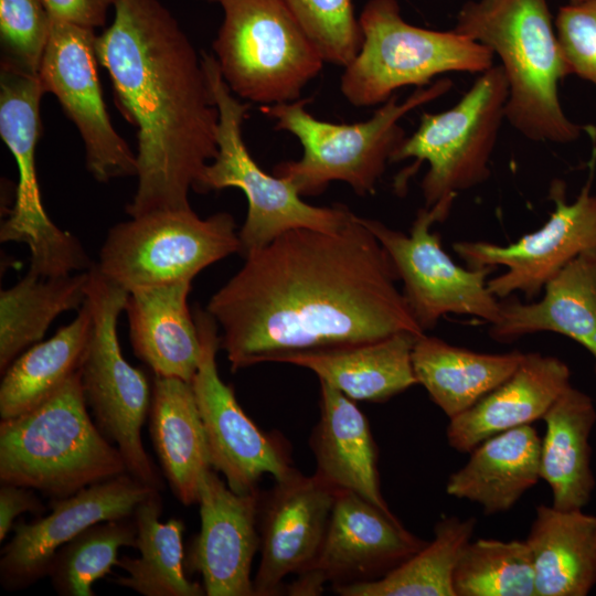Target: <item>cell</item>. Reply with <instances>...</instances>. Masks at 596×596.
<instances>
[{
	"mask_svg": "<svg viewBox=\"0 0 596 596\" xmlns=\"http://www.w3.org/2000/svg\"><path fill=\"white\" fill-rule=\"evenodd\" d=\"M244 258L205 309L232 372L291 352L425 333L386 251L353 213L336 232L295 228Z\"/></svg>",
	"mask_w": 596,
	"mask_h": 596,
	"instance_id": "obj_1",
	"label": "cell"
},
{
	"mask_svg": "<svg viewBox=\"0 0 596 596\" xmlns=\"http://www.w3.org/2000/svg\"><path fill=\"white\" fill-rule=\"evenodd\" d=\"M96 38L117 107L136 128L130 216L191 209L189 193L217 153L219 109L200 57L160 0H114Z\"/></svg>",
	"mask_w": 596,
	"mask_h": 596,
	"instance_id": "obj_2",
	"label": "cell"
},
{
	"mask_svg": "<svg viewBox=\"0 0 596 596\" xmlns=\"http://www.w3.org/2000/svg\"><path fill=\"white\" fill-rule=\"evenodd\" d=\"M454 30L488 47L508 81L505 120L532 141L568 143L583 127L564 113L558 85L571 75L547 0H469Z\"/></svg>",
	"mask_w": 596,
	"mask_h": 596,
	"instance_id": "obj_3",
	"label": "cell"
},
{
	"mask_svg": "<svg viewBox=\"0 0 596 596\" xmlns=\"http://www.w3.org/2000/svg\"><path fill=\"white\" fill-rule=\"evenodd\" d=\"M127 472L88 413L77 371L35 407L0 423V481L51 499Z\"/></svg>",
	"mask_w": 596,
	"mask_h": 596,
	"instance_id": "obj_4",
	"label": "cell"
},
{
	"mask_svg": "<svg viewBox=\"0 0 596 596\" xmlns=\"http://www.w3.org/2000/svg\"><path fill=\"white\" fill-rule=\"evenodd\" d=\"M451 86L449 78H440L416 88L402 103L394 94L370 119L350 125L313 117L306 109L309 99L264 105L260 110L275 120V128L294 135L304 150L299 160L277 164L274 174L290 182L300 195L319 194L332 181L348 183L360 195L373 193L406 137L401 118L445 95Z\"/></svg>",
	"mask_w": 596,
	"mask_h": 596,
	"instance_id": "obj_5",
	"label": "cell"
},
{
	"mask_svg": "<svg viewBox=\"0 0 596 596\" xmlns=\"http://www.w3.org/2000/svg\"><path fill=\"white\" fill-rule=\"evenodd\" d=\"M363 41L344 67L340 88L354 106L386 102L404 86L424 87L440 74H481L493 65V53L456 32L407 23L396 0H370L359 18Z\"/></svg>",
	"mask_w": 596,
	"mask_h": 596,
	"instance_id": "obj_6",
	"label": "cell"
},
{
	"mask_svg": "<svg viewBox=\"0 0 596 596\" xmlns=\"http://www.w3.org/2000/svg\"><path fill=\"white\" fill-rule=\"evenodd\" d=\"M202 62L219 109L217 153L204 168L195 192L241 189L248 203L246 220L238 231L243 256L259 249L295 228L336 232L352 212L343 205L331 207L306 203L286 179L265 172L252 158L242 135L251 107L240 102L222 76L214 56L202 53Z\"/></svg>",
	"mask_w": 596,
	"mask_h": 596,
	"instance_id": "obj_7",
	"label": "cell"
},
{
	"mask_svg": "<svg viewBox=\"0 0 596 596\" xmlns=\"http://www.w3.org/2000/svg\"><path fill=\"white\" fill-rule=\"evenodd\" d=\"M223 20L213 42L230 89L264 105L299 99L324 60L285 0H221Z\"/></svg>",
	"mask_w": 596,
	"mask_h": 596,
	"instance_id": "obj_8",
	"label": "cell"
},
{
	"mask_svg": "<svg viewBox=\"0 0 596 596\" xmlns=\"http://www.w3.org/2000/svg\"><path fill=\"white\" fill-rule=\"evenodd\" d=\"M88 273L85 302L93 327L78 369L84 397L102 434L120 451L127 472L160 490L162 479L141 438L152 387L147 374L126 361L117 336L128 292L107 280L95 264Z\"/></svg>",
	"mask_w": 596,
	"mask_h": 596,
	"instance_id": "obj_9",
	"label": "cell"
},
{
	"mask_svg": "<svg viewBox=\"0 0 596 596\" xmlns=\"http://www.w3.org/2000/svg\"><path fill=\"white\" fill-rule=\"evenodd\" d=\"M235 253H241V241L231 214L202 219L192 209L160 210L110 227L95 266L129 292L192 281L204 268Z\"/></svg>",
	"mask_w": 596,
	"mask_h": 596,
	"instance_id": "obj_10",
	"label": "cell"
},
{
	"mask_svg": "<svg viewBox=\"0 0 596 596\" xmlns=\"http://www.w3.org/2000/svg\"><path fill=\"white\" fill-rule=\"evenodd\" d=\"M508 81L501 65L479 74L451 108L424 113L413 135L405 137L391 162L416 159L428 170L421 188L425 206L483 183L490 175V158L505 119Z\"/></svg>",
	"mask_w": 596,
	"mask_h": 596,
	"instance_id": "obj_11",
	"label": "cell"
},
{
	"mask_svg": "<svg viewBox=\"0 0 596 596\" xmlns=\"http://www.w3.org/2000/svg\"><path fill=\"white\" fill-rule=\"evenodd\" d=\"M44 91L38 75L0 65V136L18 166L13 206L1 225L0 241L23 243L30 249L29 272L64 276L88 270L83 246L57 227L42 203L35 169L40 138V104Z\"/></svg>",
	"mask_w": 596,
	"mask_h": 596,
	"instance_id": "obj_12",
	"label": "cell"
},
{
	"mask_svg": "<svg viewBox=\"0 0 596 596\" xmlns=\"http://www.w3.org/2000/svg\"><path fill=\"white\" fill-rule=\"evenodd\" d=\"M456 198L417 211L408 234L361 217L386 251L409 310L425 332L448 313L471 316L493 324L500 319V299L488 288L494 267L464 268L444 251L440 235L432 232L444 221Z\"/></svg>",
	"mask_w": 596,
	"mask_h": 596,
	"instance_id": "obj_13",
	"label": "cell"
},
{
	"mask_svg": "<svg viewBox=\"0 0 596 596\" xmlns=\"http://www.w3.org/2000/svg\"><path fill=\"white\" fill-rule=\"evenodd\" d=\"M554 210L536 231L517 242L499 245L483 241L453 244L455 253L469 268L504 266L505 272L488 279V288L498 299L519 291L535 300L545 285L582 253L596 249V194L592 180L574 202L566 200L565 183L554 180L550 188Z\"/></svg>",
	"mask_w": 596,
	"mask_h": 596,
	"instance_id": "obj_14",
	"label": "cell"
},
{
	"mask_svg": "<svg viewBox=\"0 0 596 596\" xmlns=\"http://www.w3.org/2000/svg\"><path fill=\"white\" fill-rule=\"evenodd\" d=\"M201 359L191 381L204 426L213 469L223 473L227 486L236 493L257 491L265 475L284 480L297 469L286 446L274 435L260 430L245 414L233 390L217 370L216 353L221 338L219 326L206 311L194 312Z\"/></svg>",
	"mask_w": 596,
	"mask_h": 596,
	"instance_id": "obj_15",
	"label": "cell"
},
{
	"mask_svg": "<svg viewBox=\"0 0 596 596\" xmlns=\"http://www.w3.org/2000/svg\"><path fill=\"white\" fill-rule=\"evenodd\" d=\"M95 30L51 20L38 77L76 126L89 173L98 182L136 175V153L115 130L97 74Z\"/></svg>",
	"mask_w": 596,
	"mask_h": 596,
	"instance_id": "obj_16",
	"label": "cell"
},
{
	"mask_svg": "<svg viewBox=\"0 0 596 596\" xmlns=\"http://www.w3.org/2000/svg\"><path fill=\"white\" fill-rule=\"evenodd\" d=\"M426 544L392 512L354 492L338 490L315 560L286 592L292 596H316L327 583L337 587L377 579Z\"/></svg>",
	"mask_w": 596,
	"mask_h": 596,
	"instance_id": "obj_17",
	"label": "cell"
},
{
	"mask_svg": "<svg viewBox=\"0 0 596 596\" xmlns=\"http://www.w3.org/2000/svg\"><path fill=\"white\" fill-rule=\"evenodd\" d=\"M157 491L125 472L70 497L52 499L49 514L14 525L13 536L1 550L2 587L11 592L30 587L47 576L63 545L91 525L131 517L137 505Z\"/></svg>",
	"mask_w": 596,
	"mask_h": 596,
	"instance_id": "obj_18",
	"label": "cell"
},
{
	"mask_svg": "<svg viewBox=\"0 0 596 596\" xmlns=\"http://www.w3.org/2000/svg\"><path fill=\"white\" fill-rule=\"evenodd\" d=\"M337 492L316 473L296 470L260 494L254 596L280 594L285 577L309 567L322 544Z\"/></svg>",
	"mask_w": 596,
	"mask_h": 596,
	"instance_id": "obj_19",
	"label": "cell"
},
{
	"mask_svg": "<svg viewBox=\"0 0 596 596\" xmlns=\"http://www.w3.org/2000/svg\"><path fill=\"white\" fill-rule=\"evenodd\" d=\"M260 493H236L211 469L200 488L201 528L185 567L207 596H254L251 570L259 550Z\"/></svg>",
	"mask_w": 596,
	"mask_h": 596,
	"instance_id": "obj_20",
	"label": "cell"
},
{
	"mask_svg": "<svg viewBox=\"0 0 596 596\" xmlns=\"http://www.w3.org/2000/svg\"><path fill=\"white\" fill-rule=\"evenodd\" d=\"M571 371L561 359L528 352L515 371L465 412L449 418L448 445L470 453L499 433L542 419L571 385Z\"/></svg>",
	"mask_w": 596,
	"mask_h": 596,
	"instance_id": "obj_21",
	"label": "cell"
},
{
	"mask_svg": "<svg viewBox=\"0 0 596 596\" xmlns=\"http://www.w3.org/2000/svg\"><path fill=\"white\" fill-rule=\"evenodd\" d=\"M538 300H500V319L489 336L510 343L528 334L549 331L583 345L594 358L596 373V249L582 253L544 287Z\"/></svg>",
	"mask_w": 596,
	"mask_h": 596,
	"instance_id": "obj_22",
	"label": "cell"
},
{
	"mask_svg": "<svg viewBox=\"0 0 596 596\" xmlns=\"http://www.w3.org/2000/svg\"><path fill=\"white\" fill-rule=\"evenodd\" d=\"M191 281L141 287L125 304L134 353L155 375L192 381L201 342L190 312Z\"/></svg>",
	"mask_w": 596,
	"mask_h": 596,
	"instance_id": "obj_23",
	"label": "cell"
},
{
	"mask_svg": "<svg viewBox=\"0 0 596 596\" xmlns=\"http://www.w3.org/2000/svg\"><path fill=\"white\" fill-rule=\"evenodd\" d=\"M417 337L402 331L371 342L291 352L272 362L308 369L353 401L384 402L418 384L412 363Z\"/></svg>",
	"mask_w": 596,
	"mask_h": 596,
	"instance_id": "obj_24",
	"label": "cell"
},
{
	"mask_svg": "<svg viewBox=\"0 0 596 596\" xmlns=\"http://www.w3.org/2000/svg\"><path fill=\"white\" fill-rule=\"evenodd\" d=\"M316 475L391 512L380 487L377 448L355 401L320 381V418L310 437Z\"/></svg>",
	"mask_w": 596,
	"mask_h": 596,
	"instance_id": "obj_25",
	"label": "cell"
},
{
	"mask_svg": "<svg viewBox=\"0 0 596 596\" xmlns=\"http://www.w3.org/2000/svg\"><path fill=\"white\" fill-rule=\"evenodd\" d=\"M149 430L173 494L184 505L198 503L201 485L213 466L190 382L155 375Z\"/></svg>",
	"mask_w": 596,
	"mask_h": 596,
	"instance_id": "obj_26",
	"label": "cell"
},
{
	"mask_svg": "<svg viewBox=\"0 0 596 596\" xmlns=\"http://www.w3.org/2000/svg\"><path fill=\"white\" fill-rule=\"evenodd\" d=\"M541 440L532 425L487 438L449 476L447 494L479 504L487 515L509 511L541 479Z\"/></svg>",
	"mask_w": 596,
	"mask_h": 596,
	"instance_id": "obj_27",
	"label": "cell"
},
{
	"mask_svg": "<svg viewBox=\"0 0 596 596\" xmlns=\"http://www.w3.org/2000/svg\"><path fill=\"white\" fill-rule=\"evenodd\" d=\"M536 596H586L596 584V517L540 504L524 540Z\"/></svg>",
	"mask_w": 596,
	"mask_h": 596,
	"instance_id": "obj_28",
	"label": "cell"
},
{
	"mask_svg": "<svg viewBox=\"0 0 596 596\" xmlns=\"http://www.w3.org/2000/svg\"><path fill=\"white\" fill-rule=\"evenodd\" d=\"M542 419L540 478L552 491V505L583 510L595 489L589 437L596 423L593 398L570 385Z\"/></svg>",
	"mask_w": 596,
	"mask_h": 596,
	"instance_id": "obj_29",
	"label": "cell"
},
{
	"mask_svg": "<svg viewBox=\"0 0 596 596\" xmlns=\"http://www.w3.org/2000/svg\"><path fill=\"white\" fill-rule=\"evenodd\" d=\"M523 356L518 350L477 352L424 333L414 343L412 363L417 383L451 418L504 382Z\"/></svg>",
	"mask_w": 596,
	"mask_h": 596,
	"instance_id": "obj_30",
	"label": "cell"
},
{
	"mask_svg": "<svg viewBox=\"0 0 596 596\" xmlns=\"http://www.w3.org/2000/svg\"><path fill=\"white\" fill-rule=\"evenodd\" d=\"M92 313L86 302L76 318L46 341L23 351L2 373L0 418L15 417L45 401L79 369L92 334Z\"/></svg>",
	"mask_w": 596,
	"mask_h": 596,
	"instance_id": "obj_31",
	"label": "cell"
},
{
	"mask_svg": "<svg viewBox=\"0 0 596 596\" xmlns=\"http://www.w3.org/2000/svg\"><path fill=\"white\" fill-rule=\"evenodd\" d=\"M162 500L159 491L140 502L132 513L138 557L121 556L117 567L127 575L111 579L143 596H203L200 584L185 575L184 523L172 518L160 522Z\"/></svg>",
	"mask_w": 596,
	"mask_h": 596,
	"instance_id": "obj_32",
	"label": "cell"
},
{
	"mask_svg": "<svg viewBox=\"0 0 596 596\" xmlns=\"http://www.w3.org/2000/svg\"><path fill=\"white\" fill-rule=\"evenodd\" d=\"M88 270L64 276L28 272L0 292V371L40 342L62 312L81 309L86 300Z\"/></svg>",
	"mask_w": 596,
	"mask_h": 596,
	"instance_id": "obj_33",
	"label": "cell"
},
{
	"mask_svg": "<svg viewBox=\"0 0 596 596\" xmlns=\"http://www.w3.org/2000/svg\"><path fill=\"white\" fill-rule=\"evenodd\" d=\"M475 518L446 517L434 539L386 575L370 582L333 587L341 596H456L454 572L475 531Z\"/></svg>",
	"mask_w": 596,
	"mask_h": 596,
	"instance_id": "obj_34",
	"label": "cell"
},
{
	"mask_svg": "<svg viewBox=\"0 0 596 596\" xmlns=\"http://www.w3.org/2000/svg\"><path fill=\"white\" fill-rule=\"evenodd\" d=\"M136 524L131 517L91 525L54 555L47 576L61 596H94L93 585L111 574L118 551L135 547Z\"/></svg>",
	"mask_w": 596,
	"mask_h": 596,
	"instance_id": "obj_35",
	"label": "cell"
},
{
	"mask_svg": "<svg viewBox=\"0 0 596 596\" xmlns=\"http://www.w3.org/2000/svg\"><path fill=\"white\" fill-rule=\"evenodd\" d=\"M456 596H536L525 541L478 539L464 547L454 572Z\"/></svg>",
	"mask_w": 596,
	"mask_h": 596,
	"instance_id": "obj_36",
	"label": "cell"
},
{
	"mask_svg": "<svg viewBox=\"0 0 596 596\" xmlns=\"http://www.w3.org/2000/svg\"><path fill=\"white\" fill-rule=\"evenodd\" d=\"M324 62L345 67L359 53L363 35L352 0H285Z\"/></svg>",
	"mask_w": 596,
	"mask_h": 596,
	"instance_id": "obj_37",
	"label": "cell"
},
{
	"mask_svg": "<svg viewBox=\"0 0 596 596\" xmlns=\"http://www.w3.org/2000/svg\"><path fill=\"white\" fill-rule=\"evenodd\" d=\"M50 28L43 0H0V65L38 75Z\"/></svg>",
	"mask_w": 596,
	"mask_h": 596,
	"instance_id": "obj_38",
	"label": "cell"
},
{
	"mask_svg": "<svg viewBox=\"0 0 596 596\" xmlns=\"http://www.w3.org/2000/svg\"><path fill=\"white\" fill-rule=\"evenodd\" d=\"M554 28L571 75L596 87V0L561 7Z\"/></svg>",
	"mask_w": 596,
	"mask_h": 596,
	"instance_id": "obj_39",
	"label": "cell"
},
{
	"mask_svg": "<svg viewBox=\"0 0 596 596\" xmlns=\"http://www.w3.org/2000/svg\"><path fill=\"white\" fill-rule=\"evenodd\" d=\"M51 20L96 30L105 25L114 0H43Z\"/></svg>",
	"mask_w": 596,
	"mask_h": 596,
	"instance_id": "obj_40",
	"label": "cell"
},
{
	"mask_svg": "<svg viewBox=\"0 0 596 596\" xmlns=\"http://www.w3.org/2000/svg\"><path fill=\"white\" fill-rule=\"evenodd\" d=\"M43 511L44 507L33 489L13 483H1L0 542H3L8 533L14 528V521L20 514L24 512L41 513Z\"/></svg>",
	"mask_w": 596,
	"mask_h": 596,
	"instance_id": "obj_41",
	"label": "cell"
},
{
	"mask_svg": "<svg viewBox=\"0 0 596 596\" xmlns=\"http://www.w3.org/2000/svg\"><path fill=\"white\" fill-rule=\"evenodd\" d=\"M582 1H585V0H570V2H572V3L582 2Z\"/></svg>",
	"mask_w": 596,
	"mask_h": 596,
	"instance_id": "obj_42",
	"label": "cell"
},
{
	"mask_svg": "<svg viewBox=\"0 0 596 596\" xmlns=\"http://www.w3.org/2000/svg\"><path fill=\"white\" fill-rule=\"evenodd\" d=\"M209 1H217V2H220L221 0H209Z\"/></svg>",
	"mask_w": 596,
	"mask_h": 596,
	"instance_id": "obj_43",
	"label": "cell"
}]
</instances>
